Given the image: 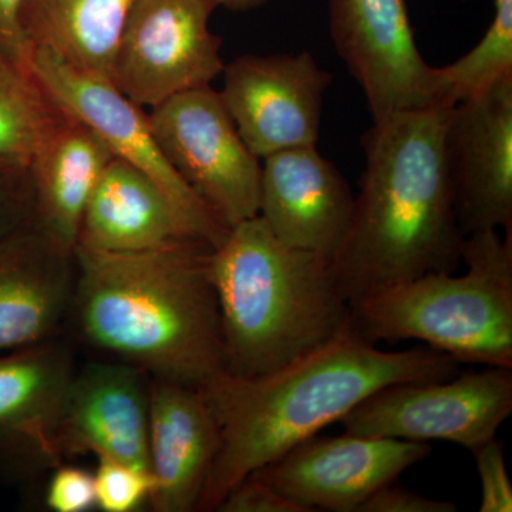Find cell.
<instances>
[{
    "instance_id": "cell-7",
    "label": "cell",
    "mask_w": 512,
    "mask_h": 512,
    "mask_svg": "<svg viewBox=\"0 0 512 512\" xmlns=\"http://www.w3.org/2000/svg\"><path fill=\"white\" fill-rule=\"evenodd\" d=\"M446 380L390 384L350 410L346 433L407 441H450L474 453L512 414V369L484 366Z\"/></svg>"
},
{
    "instance_id": "cell-12",
    "label": "cell",
    "mask_w": 512,
    "mask_h": 512,
    "mask_svg": "<svg viewBox=\"0 0 512 512\" xmlns=\"http://www.w3.org/2000/svg\"><path fill=\"white\" fill-rule=\"evenodd\" d=\"M430 453V444L419 441L346 431L340 436L316 434L251 476L265 481L306 512H356L370 495L399 480L404 471Z\"/></svg>"
},
{
    "instance_id": "cell-2",
    "label": "cell",
    "mask_w": 512,
    "mask_h": 512,
    "mask_svg": "<svg viewBox=\"0 0 512 512\" xmlns=\"http://www.w3.org/2000/svg\"><path fill=\"white\" fill-rule=\"evenodd\" d=\"M453 107L402 111L363 134L366 167L345 239L330 259L352 305L384 286L454 272L466 235L458 225L446 131Z\"/></svg>"
},
{
    "instance_id": "cell-18",
    "label": "cell",
    "mask_w": 512,
    "mask_h": 512,
    "mask_svg": "<svg viewBox=\"0 0 512 512\" xmlns=\"http://www.w3.org/2000/svg\"><path fill=\"white\" fill-rule=\"evenodd\" d=\"M74 252L28 227L0 239V355L46 342L72 308Z\"/></svg>"
},
{
    "instance_id": "cell-20",
    "label": "cell",
    "mask_w": 512,
    "mask_h": 512,
    "mask_svg": "<svg viewBox=\"0 0 512 512\" xmlns=\"http://www.w3.org/2000/svg\"><path fill=\"white\" fill-rule=\"evenodd\" d=\"M184 239L163 192L146 174L114 157L84 208L76 248L123 254Z\"/></svg>"
},
{
    "instance_id": "cell-8",
    "label": "cell",
    "mask_w": 512,
    "mask_h": 512,
    "mask_svg": "<svg viewBox=\"0 0 512 512\" xmlns=\"http://www.w3.org/2000/svg\"><path fill=\"white\" fill-rule=\"evenodd\" d=\"M210 0H134L121 29L109 82L138 107L211 86L225 63L210 28Z\"/></svg>"
},
{
    "instance_id": "cell-29",
    "label": "cell",
    "mask_w": 512,
    "mask_h": 512,
    "mask_svg": "<svg viewBox=\"0 0 512 512\" xmlns=\"http://www.w3.org/2000/svg\"><path fill=\"white\" fill-rule=\"evenodd\" d=\"M450 501L433 500L402 487L397 481L379 488L357 507L356 512H456Z\"/></svg>"
},
{
    "instance_id": "cell-4",
    "label": "cell",
    "mask_w": 512,
    "mask_h": 512,
    "mask_svg": "<svg viewBox=\"0 0 512 512\" xmlns=\"http://www.w3.org/2000/svg\"><path fill=\"white\" fill-rule=\"evenodd\" d=\"M210 274L231 376L274 372L335 338L352 316L328 256L289 247L259 215L212 249Z\"/></svg>"
},
{
    "instance_id": "cell-23",
    "label": "cell",
    "mask_w": 512,
    "mask_h": 512,
    "mask_svg": "<svg viewBox=\"0 0 512 512\" xmlns=\"http://www.w3.org/2000/svg\"><path fill=\"white\" fill-rule=\"evenodd\" d=\"M441 107H454L512 76V0H494V16L470 52L436 67Z\"/></svg>"
},
{
    "instance_id": "cell-10",
    "label": "cell",
    "mask_w": 512,
    "mask_h": 512,
    "mask_svg": "<svg viewBox=\"0 0 512 512\" xmlns=\"http://www.w3.org/2000/svg\"><path fill=\"white\" fill-rule=\"evenodd\" d=\"M329 28L373 121L441 107L437 70L417 47L406 0H329Z\"/></svg>"
},
{
    "instance_id": "cell-19",
    "label": "cell",
    "mask_w": 512,
    "mask_h": 512,
    "mask_svg": "<svg viewBox=\"0 0 512 512\" xmlns=\"http://www.w3.org/2000/svg\"><path fill=\"white\" fill-rule=\"evenodd\" d=\"M113 158L92 128L64 111L30 164L33 227L74 252L84 208Z\"/></svg>"
},
{
    "instance_id": "cell-30",
    "label": "cell",
    "mask_w": 512,
    "mask_h": 512,
    "mask_svg": "<svg viewBox=\"0 0 512 512\" xmlns=\"http://www.w3.org/2000/svg\"><path fill=\"white\" fill-rule=\"evenodd\" d=\"M22 0H0V49L16 62L29 66V47L19 28L18 12Z\"/></svg>"
},
{
    "instance_id": "cell-14",
    "label": "cell",
    "mask_w": 512,
    "mask_h": 512,
    "mask_svg": "<svg viewBox=\"0 0 512 512\" xmlns=\"http://www.w3.org/2000/svg\"><path fill=\"white\" fill-rule=\"evenodd\" d=\"M76 366L46 340L0 355V464L16 473L60 466V420Z\"/></svg>"
},
{
    "instance_id": "cell-3",
    "label": "cell",
    "mask_w": 512,
    "mask_h": 512,
    "mask_svg": "<svg viewBox=\"0 0 512 512\" xmlns=\"http://www.w3.org/2000/svg\"><path fill=\"white\" fill-rule=\"evenodd\" d=\"M212 249L191 239L123 254L74 248L70 312L82 338L151 377L187 386L225 372Z\"/></svg>"
},
{
    "instance_id": "cell-17",
    "label": "cell",
    "mask_w": 512,
    "mask_h": 512,
    "mask_svg": "<svg viewBox=\"0 0 512 512\" xmlns=\"http://www.w3.org/2000/svg\"><path fill=\"white\" fill-rule=\"evenodd\" d=\"M220 448V433L200 387L151 377L148 464L157 512L198 510Z\"/></svg>"
},
{
    "instance_id": "cell-1",
    "label": "cell",
    "mask_w": 512,
    "mask_h": 512,
    "mask_svg": "<svg viewBox=\"0 0 512 512\" xmlns=\"http://www.w3.org/2000/svg\"><path fill=\"white\" fill-rule=\"evenodd\" d=\"M460 363L430 348L382 350L350 322L335 338L274 372H221L200 390L220 433V448L197 511H215L259 468L343 419L390 384L446 380Z\"/></svg>"
},
{
    "instance_id": "cell-25",
    "label": "cell",
    "mask_w": 512,
    "mask_h": 512,
    "mask_svg": "<svg viewBox=\"0 0 512 512\" xmlns=\"http://www.w3.org/2000/svg\"><path fill=\"white\" fill-rule=\"evenodd\" d=\"M473 454L481 481L480 512H511L512 485L505 466L503 443L494 437Z\"/></svg>"
},
{
    "instance_id": "cell-21",
    "label": "cell",
    "mask_w": 512,
    "mask_h": 512,
    "mask_svg": "<svg viewBox=\"0 0 512 512\" xmlns=\"http://www.w3.org/2000/svg\"><path fill=\"white\" fill-rule=\"evenodd\" d=\"M134 0H22L20 32L32 50L46 52L76 73L110 80L121 29Z\"/></svg>"
},
{
    "instance_id": "cell-32",
    "label": "cell",
    "mask_w": 512,
    "mask_h": 512,
    "mask_svg": "<svg viewBox=\"0 0 512 512\" xmlns=\"http://www.w3.org/2000/svg\"><path fill=\"white\" fill-rule=\"evenodd\" d=\"M463 2H467V0H463Z\"/></svg>"
},
{
    "instance_id": "cell-22",
    "label": "cell",
    "mask_w": 512,
    "mask_h": 512,
    "mask_svg": "<svg viewBox=\"0 0 512 512\" xmlns=\"http://www.w3.org/2000/svg\"><path fill=\"white\" fill-rule=\"evenodd\" d=\"M63 113L30 67L0 49V173L29 174L37 148Z\"/></svg>"
},
{
    "instance_id": "cell-16",
    "label": "cell",
    "mask_w": 512,
    "mask_h": 512,
    "mask_svg": "<svg viewBox=\"0 0 512 512\" xmlns=\"http://www.w3.org/2000/svg\"><path fill=\"white\" fill-rule=\"evenodd\" d=\"M353 205L348 181L316 146L264 158L258 215L289 247L332 259L348 232Z\"/></svg>"
},
{
    "instance_id": "cell-24",
    "label": "cell",
    "mask_w": 512,
    "mask_h": 512,
    "mask_svg": "<svg viewBox=\"0 0 512 512\" xmlns=\"http://www.w3.org/2000/svg\"><path fill=\"white\" fill-rule=\"evenodd\" d=\"M96 507L104 512H131L150 501L154 478L150 471L120 461L99 458L94 471Z\"/></svg>"
},
{
    "instance_id": "cell-28",
    "label": "cell",
    "mask_w": 512,
    "mask_h": 512,
    "mask_svg": "<svg viewBox=\"0 0 512 512\" xmlns=\"http://www.w3.org/2000/svg\"><path fill=\"white\" fill-rule=\"evenodd\" d=\"M33 190L29 174L0 173V239L32 224Z\"/></svg>"
},
{
    "instance_id": "cell-31",
    "label": "cell",
    "mask_w": 512,
    "mask_h": 512,
    "mask_svg": "<svg viewBox=\"0 0 512 512\" xmlns=\"http://www.w3.org/2000/svg\"><path fill=\"white\" fill-rule=\"evenodd\" d=\"M215 8H225L232 12H249L266 5L269 0H210Z\"/></svg>"
},
{
    "instance_id": "cell-27",
    "label": "cell",
    "mask_w": 512,
    "mask_h": 512,
    "mask_svg": "<svg viewBox=\"0 0 512 512\" xmlns=\"http://www.w3.org/2000/svg\"><path fill=\"white\" fill-rule=\"evenodd\" d=\"M220 512H306L258 477L249 476L235 485L218 505Z\"/></svg>"
},
{
    "instance_id": "cell-15",
    "label": "cell",
    "mask_w": 512,
    "mask_h": 512,
    "mask_svg": "<svg viewBox=\"0 0 512 512\" xmlns=\"http://www.w3.org/2000/svg\"><path fill=\"white\" fill-rule=\"evenodd\" d=\"M150 382L144 370L119 360L76 367L60 420L63 457L94 454L150 471Z\"/></svg>"
},
{
    "instance_id": "cell-26",
    "label": "cell",
    "mask_w": 512,
    "mask_h": 512,
    "mask_svg": "<svg viewBox=\"0 0 512 512\" xmlns=\"http://www.w3.org/2000/svg\"><path fill=\"white\" fill-rule=\"evenodd\" d=\"M46 504L55 512H86L96 507L94 474L84 468L57 466L47 487Z\"/></svg>"
},
{
    "instance_id": "cell-9",
    "label": "cell",
    "mask_w": 512,
    "mask_h": 512,
    "mask_svg": "<svg viewBox=\"0 0 512 512\" xmlns=\"http://www.w3.org/2000/svg\"><path fill=\"white\" fill-rule=\"evenodd\" d=\"M29 66L64 111L92 128L114 157L133 165L157 185L181 237L220 247L229 228L168 163L141 107L107 80L76 73L49 53L32 50Z\"/></svg>"
},
{
    "instance_id": "cell-11",
    "label": "cell",
    "mask_w": 512,
    "mask_h": 512,
    "mask_svg": "<svg viewBox=\"0 0 512 512\" xmlns=\"http://www.w3.org/2000/svg\"><path fill=\"white\" fill-rule=\"evenodd\" d=\"M220 92L239 136L259 160L316 146L330 80L308 52L244 55L225 64Z\"/></svg>"
},
{
    "instance_id": "cell-5",
    "label": "cell",
    "mask_w": 512,
    "mask_h": 512,
    "mask_svg": "<svg viewBox=\"0 0 512 512\" xmlns=\"http://www.w3.org/2000/svg\"><path fill=\"white\" fill-rule=\"evenodd\" d=\"M466 274L429 272L352 303L353 328L372 343L420 340L458 363L512 369V237L467 235Z\"/></svg>"
},
{
    "instance_id": "cell-6",
    "label": "cell",
    "mask_w": 512,
    "mask_h": 512,
    "mask_svg": "<svg viewBox=\"0 0 512 512\" xmlns=\"http://www.w3.org/2000/svg\"><path fill=\"white\" fill-rule=\"evenodd\" d=\"M148 121L168 163L225 227L258 215L262 164L220 92L204 86L175 94Z\"/></svg>"
},
{
    "instance_id": "cell-13",
    "label": "cell",
    "mask_w": 512,
    "mask_h": 512,
    "mask_svg": "<svg viewBox=\"0 0 512 512\" xmlns=\"http://www.w3.org/2000/svg\"><path fill=\"white\" fill-rule=\"evenodd\" d=\"M446 153L463 234L512 237V76L451 109Z\"/></svg>"
}]
</instances>
